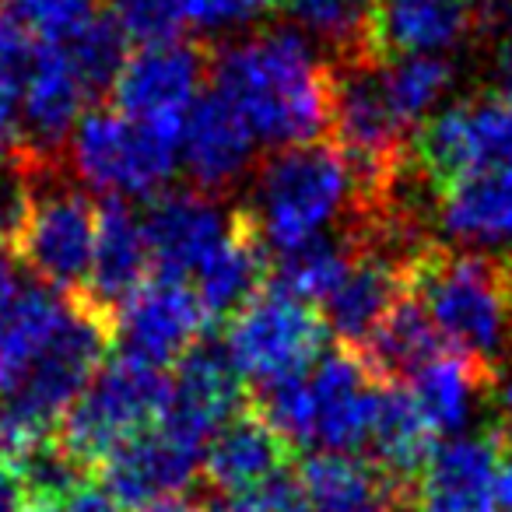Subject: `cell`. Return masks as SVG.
<instances>
[{
    "label": "cell",
    "instance_id": "6da1fadb",
    "mask_svg": "<svg viewBox=\"0 0 512 512\" xmlns=\"http://www.w3.org/2000/svg\"><path fill=\"white\" fill-rule=\"evenodd\" d=\"M214 95L249 134L267 144H313L330 127V67L292 29H274L225 46L211 64Z\"/></svg>",
    "mask_w": 512,
    "mask_h": 512
},
{
    "label": "cell",
    "instance_id": "7a4b0ae2",
    "mask_svg": "<svg viewBox=\"0 0 512 512\" xmlns=\"http://www.w3.org/2000/svg\"><path fill=\"white\" fill-rule=\"evenodd\" d=\"M407 295L449 351L502 369L512 341V260L421 242L407 260Z\"/></svg>",
    "mask_w": 512,
    "mask_h": 512
},
{
    "label": "cell",
    "instance_id": "3957f363",
    "mask_svg": "<svg viewBox=\"0 0 512 512\" xmlns=\"http://www.w3.org/2000/svg\"><path fill=\"white\" fill-rule=\"evenodd\" d=\"M172 376L134 355L106 358L71 411L64 414L57 446L78 467H102L109 456L169 414Z\"/></svg>",
    "mask_w": 512,
    "mask_h": 512
},
{
    "label": "cell",
    "instance_id": "277c9868",
    "mask_svg": "<svg viewBox=\"0 0 512 512\" xmlns=\"http://www.w3.org/2000/svg\"><path fill=\"white\" fill-rule=\"evenodd\" d=\"M348 204L355 207V183L348 165L334 144L313 141L278 151L260 169L249 214L267 249L285 253L323 235V228Z\"/></svg>",
    "mask_w": 512,
    "mask_h": 512
},
{
    "label": "cell",
    "instance_id": "5b68a950",
    "mask_svg": "<svg viewBox=\"0 0 512 512\" xmlns=\"http://www.w3.org/2000/svg\"><path fill=\"white\" fill-rule=\"evenodd\" d=\"M327 334L330 327L320 309L264 285L228 316L221 348L239 376L264 386L274 379L302 376L306 365L320 362Z\"/></svg>",
    "mask_w": 512,
    "mask_h": 512
},
{
    "label": "cell",
    "instance_id": "8992f818",
    "mask_svg": "<svg viewBox=\"0 0 512 512\" xmlns=\"http://www.w3.org/2000/svg\"><path fill=\"white\" fill-rule=\"evenodd\" d=\"M411 158L439 193L474 172L512 165V99L474 95L428 116L411 141Z\"/></svg>",
    "mask_w": 512,
    "mask_h": 512
},
{
    "label": "cell",
    "instance_id": "52a82bcc",
    "mask_svg": "<svg viewBox=\"0 0 512 512\" xmlns=\"http://www.w3.org/2000/svg\"><path fill=\"white\" fill-rule=\"evenodd\" d=\"M74 169L106 197H155L176 169V144L116 109H88L74 130Z\"/></svg>",
    "mask_w": 512,
    "mask_h": 512
},
{
    "label": "cell",
    "instance_id": "ba28073f",
    "mask_svg": "<svg viewBox=\"0 0 512 512\" xmlns=\"http://www.w3.org/2000/svg\"><path fill=\"white\" fill-rule=\"evenodd\" d=\"M207 53L197 43H158L137 46L127 53L113 88V109L130 123L179 144L186 116L197 106L200 78H204Z\"/></svg>",
    "mask_w": 512,
    "mask_h": 512
},
{
    "label": "cell",
    "instance_id": "9c48e42d",
    "mask_svg": "<svg viewBox=\"0 0 512 512\" xmlns=\"http://www.w3.org/2000/svg\"><path fill=\"white\" fill-rule=\"evenodd\" d=\"M99 204L71 186H50L36 193L29 225L15 246L18 264H25L46 288L60 295H78L88 285L95 253Z\"/></svg>",
    "mask_w": 512,
    "mask_h": 512
},
{
    "label": "cell",
    "instance_id": "30bf717a",
    "mask_svg": "<svg viewBox=\"0 0 512 512\" xmlns=\"http://www.w3.org/2000/svg\"><path fill=\"white\" fill-rule=\"evenodd\" d=\"M200 460L204 442L162 418L102 463V491L116 509H144L158 498H179L197 477Z\"/></svg>",
    "mask_w": 512,
    "mask_h": 512
},
{
    "label": "cell",
    "instance_id": "8fae6325",
    "mask_svg": "<svg viewBox=\"0 0 512 512\" xmlns=\"http://www.w3.org/2000/svg\"><path fill=\"white\" fill-rule=\"evenodd\" d=\"M207 327L211 320L193 285L158 274H148L144 285L116 309V341H123V355L158 369L179 362L193 344L204 341Z\"/></svg>",
    "mask_w": 512,
    "mask_h": 512
},
{
    "label": "cell",
    "instance_id": "7c38bea8",
    "mask_svg": "<svg viewBox=\"0 0 512 512\" xmlns=\"http://www.w3.org/2000/svg\"><path fill=\"white\" fill-rule=\"evenodd\" d=\"M306 383L313 404V442H320L327 453H351L365 446L386 390L365 358L355 348L337 344L316 362Z\"/></svg>",
    "mask_w": 512,
    "mask_h": 512
},
{
    "label": "cell",
    "instance_id": "4fadbf2b",
    "mask_svg": "<svg viewBox=\"0 0 512 512\" xmlns=\"http://www.w3.org/2000/svg\"><path fill=\"white\" fill-rule=\"evenodd\" d=\"M144 242H148L151 274L190 285L193 274L204 267L207 256L218 249L228 232V218L218 211L207 193L179 190L151 200L141 218Z\"/></svg>",
    "mask_w": 512,
    "mask_h": 512
},
{
    "label": "cell",
    "instance_id": "5bb4252c",
    "mask_svg": "<svg viewBox=\"0 0 512 512\" xmlns=\"http://www.w3.org/2000/svg\"><path fill=\"white\" fill-rule=\"evenodd\" d=\"M498 449L495 435H456L435 446L418 474L414 512H498Z\"/></svg>",
    "mask_w": 512,
    "mask_h": 512
},
{
    "label": "cell",
    "instance_id": "9a60e30c",
    "mask_svg": "<svg viewBox=\"0 0 512 512\" xmlns=\"http://www.w3.org/2000/svg\"><path fill=\"white\" fill-rule=\"evenodd\" d=\"M474 18L470 0H376L365 53L379 64L397 57H439L467 36Z\"/></svg>",
    "mask_w": 512,
    "mask_h": 512
},
{
    "label": "cell",
    "instance_id": "2e32d148",
    "mask_svg": "<svg viewBox=\"0 0 512 512\" xmlns=\"http://www.w3.org/2000/svg\"><path fill=\"white\" fill-rule=\"evenodd\" d=\"M242 376L228 362L225 348L211 341H197L176 362L172 376V404L165 421L183 428L186 435L207 442L225 421H232L242 411Z\"/></svg>",
    "mask_w": 512,
    "mask_h": 512
},
{
    "label": "cell",
    "instance_id": "e0dca14e",
    "mask_svg": "<svg viewBox=\"0 0 512 512\" xmlns=\"http://www.w3.org/2000/svg\"><path fill=\"white\" fill-rule=\"evenodd\" d=\"M267 274H271V249H267L249 207H239L228 214L225 239L193 274V292H197L207 320L214 323L221 316L228 320L242 302L253 299L267 285Z\"/></svg>",
    "mask_w": 512,
    "mask_h": 512
},
{
    "label": "cell",
    "instance_id": "ac0fdd59",
    "mask_svg": "<svg viewBox=\"0 0 512 512\" xmlns=\"http://www.w3.org/2000/svg\"><path fill=\"white\" fill-rule=\"evenodd\" d=\"M92 99L88 85L81 81L71 53L64 43L43 46L36 64L22 78V120H25V148L50 158L64 144L85 102Z\"/></svg>",
    "mask_w": 512,
    "mask_h": 512
},
{
    "label": "cell",
    "instance_id": "d6986e66",
    "mask_svg": "<svg viewBox=\"0 0 512 512\" xmlns=\"http://www.w3.org/2000/svg\"><path fill=\"white\" fill-rule=\"evenodd\" d=\"M292 453L295 449L253 407H246L211 435V442L204 446L200 470H204L211 488L232 498L285 474V463L292 460Z\"/></svg>",
    "mask_w": 512,
    "mask_h": 512
},
{
    "label": "cell",
    "instance_id": "ffe728a7",
    "mask_svg": "<svg viewBox=\"0 0 512 512\" xmlns=\"http://www.w3.org/2000/svg\"><path fill=\"white\" fill-rule=\"evenodd\" d=\"M151 274L148 242H144V225L127 200L106 197L99 204V225H95V253L88 285L81 295L99 302L102 309L116 313L144 278Z\"/></svg>",
    "mask_w": 512,
    "mask_h": 512
},
{
    "label": "cell",
    "instance_id": "44dd1931",
    "mask_svg": "<svg viewBox=\"0 0 512 512\" xmlns=\"http://www.w3.org/2000/svg\"><path fill=\"white\" fill-rule=\"evenodd\" d=\"M253 141L256 137L242 116L214 92L200 95L179 137L186 172L200 190H225L232 179H239L253 158Z\"/></svg>",
    "mask_w": 512,
    "mask_h": 512
},
{
    "label": "cell",
    "instance_id": "7402d4cb",
    "mask_svg": "<svg viewBox=\"0 0 512 512\" xmlns=\"http://www.w3.org/2000/svg\"><path fill=\"white\" fill-rule=\"evenodd\" d=\"M71 316V295L25 285L0 306V397L22 386Z\"/></svg>",
    "mask_w": 512,
    "mask_h": 512
},
{
    "label": "cell",
    "instance_id": "603a6c76",
    "mask_svg": "<svg viewBox=\"0 0 512 512\" xmlns=\"http://www.w3.org/2000/svg\"><path fill=\"white\" fill-rule=\"evenodd\" d=\"M309 512H397L400 484L372 460L351 453L309 456L299 470Z\"/></svg>",
    "mask_w": 512,
    "mask_h": 512
},
{
    "label": "cell",
    "instance_id": "cb8c5ba5",
    "mask_svg": "<svg viewBox=\"0 0 512 512\" xmlns=\"http://www.w3.org/2000/svg\"><path fill=\"white\" fill-rule=\"evenodd\" d=\"M495 372L481 369L470 358L456 355V351H442L428 365H421L404 390L411 393V400L418 404V411L425 414V421L432 425L435 435L460 432L470 418L474 407L484 404V393Z\"/></svg>",
    "mask_w": 512,
    "mask_h": 512
},
{
    "label": "cell",
    "instance_id": "d4e9b609",
    "mask_svg": "<svg viewBox=\"0 0 512 512\" xmlns=\"http://www.w3.org/2000/svg\"><path fill=\"white\" fill-rule=\"evenodd\" d=\"M358 249H362V228L337 235H316V239L292 246L271 260L267 288L281 295H292L299 302H327L334 288L344 281V274L355 264Z\"/></svg>",
    "mask_w": 512,
    "mask_h": 512
},
{
    "label": "cell",
    "instance_id": "484cf974",
    "mask_svg": "<svg viewBox=\"0 0 512 512\" xmlns=\"http://www.w3.org/2000/svg\"><path fill=\"white\" fill-rule=\"evenodd\" d=\"M442 228L470 242H512V165L474 172L439 193Z\"/></svg>",
    "mask_w": 512,
    "mask_h": 512
},
{
    "label": "cell",
    "instance_id": "4316f807",
    "mask_svg": "<svg viewBox=\"0 0 512 512\" xmlns=\"http://www.w3.org/2000/svg\"><path fill=\"white\" fill-rule=\"evenodd\" d=\"M358 355L365 358L372 372L383 379L386 386L407 383L421 365H428L435 355L449 351L435 327L428 323L425 309L404 295L397 306L386 313V320L369 334V341L358 344Z\"/></svg>",
    "mask_w": 512,
    "mask_h": 512
},
{
    "label": "cell",
    "instance_id": "83f0119b",
    "mask_svg": "<svg viewBox=\"0 0 512 512\" xmlns=\"http://www.w3.org/2000/svg\"><path fill=\"white\" fill-rule=\"evenodd\" d=\"M376 467L386 470L397 484L414 481L435 453V432L411 400L404 386H386L379 400L376 425L369 432Z\"/></svg>",
    "mask_w": 512,
    "mask_h": 512
},
{
    "label": "cell",
    "instance_id": "f1b7e54d",
    "mask_svg": "<svg viewBox=\"0 0 512 512\" xmlns=\"http://www.w3.org/2000/svg\"><path fill=\"white\" fill-rule=\"evenodd\" d=\"M390 109L407 130L425 123V113L453 85V64L446 57H397L379 64Z\"/></svg>",
    "mask_w": 512,
    "mask_h": 512
},
{
    "label": "cell",
    "instance_id": "f546056e",
    "mask_svg": "<svg viewBox=\"0 0 512 512\" xmlns=\"http://www.w3.org/2000/svg\"><path fill=\"white\" fill-rule=\"evenodd\" d=\"M46 172H50V158L36 155L25 144H18L0 162V253L15 256V246L29 225L32 204H36L39 179Z\"/></svg>",
    "mask_w": 512,
    "mask_h": 512
},
{
    "label": "cell",
    "instance_id": "4dcf8cb0",
    "mask_svg": "<svg viewBox=\"0 0 512 512\" xmlns=\"http://www.w3.org/2000/svg\"><path fill=\"white\" fill-rule=\"evenodd\" d=\"M313 36L327 39L337 57H369L365 32L376 0H281Z\"/></svg>",
    "mask_w": 512,
    "mask_h": 512
},
{
    "label": "cell",
    "instance_id": "1f68e13d",
    "mask_svg": "<svg viewBox=\"0 0 512 512\" xmlns=\"http://www.w3.org/2000/svg\"><path fill=\"white\" fill-rule=\"evenodd\" d=\"M127 36L116 29V22L109 15H99L85 25L81 32H74L64 43V50L71 53L74 67H78L81 81L88 85L92 95H106L113 88L116 74H120L123 60H127Z\"/></svg>",
    "mask_w": 512,
    "mask_h": 512
},
{
    "label": "cell",
    "instance_id": "d6a6232c",
    "mask_svg": "<svg viewBox=\"0 0 512 512\" xmlns=\"http://www.w3.org/2000/svg\"><path fill=\"white\" fill-rule=\"evenodd\" d=\"M99 8L102 0H0V11L46 46L67 43L74 32L99 18Z\"/></svg>",
    "mask_w": 512,
    "mask_h": 512
},
{
    "label": "cell",
    "instance_id": "836d02e7",
    "mask_svg": "<svg viewBox=\"0 0 512 512\" xmlns=\"http://www.w3.org/2000/svg\"><path fill=\"white\" fill-rule=\"evenodd\" d=\"M109 18L134 46L176 43L183 32V11L179 0H106Z\"/></svg>",
    "mask_w": 512,
    "mask_h": 512
},
{
    "label": "cell",
    "instance_id": "e575fe53",
    "mask_svg": "<svg viewBox=\"0 0 512 512\" xmlns=\"http://www.w3.org/2000/svg\"><path fill=\"white\" fill-rule=\"evenodd\" d=\"M267 0H179L183 22L197 29H228V25L249 22Z\"/></svg>",
    "mask_w": 512,
    "mask_h": 512
},
{
    "label": "cell",
    "instance_id": "d590c367",
    "mask_svg": "<svg viewBox=\"0 0 512 512\" xmlns=\"http://www.w3.org/2000/svg\"><path fill=\"white\" fill-rule=\"evenodd\" d=\"M43 46L46 43H39V39L32 36V32H25L15 18L0 11V71L11 74L15 81H22L25 71L36 64Z\"/></svg>",
    "mask_w": 512,
    "mask_h": 512
},
{
    "label": "cell",
    "instance_id": "8d00e7d4",
    "mask_svg": "<svg viewBox=\"0 0 512 512\" xmlns=\"http://www.w3.org/2000/svg\"><path fill=\"white\" fill-rule=\"evenodd\" d=\"M18 148V81L0 71V162Z\"/></svg>",
    "mask_w": 512,
    "mask_h": 512
},
{
    "label": "cell",
    "instance_id": "74e56055",
    "mask_svg": "<svg viewBox=\"0 0 512 512\" xmlns=\"http://www.w3.org/2000/svg\"><path fill=\"white\" fill-rule=\"evenodd\" d=\"M29 505L32 502H29V491H25L22 477L0 463V512H25Z\"/></svg>",
    "mask_w": 512,
    "mask_h": 512
},
{
    "label": "cell",
    "instance_id": "f35d334b",
    "mask_svg": "<svg viewBox=\"0 0 512 512\" xmlns=\"http://www.w3.org/2000/svg\"><path fill=\"white\" fill-rule=\"evenodd\" d=\"M60 512H120V509H116L113 498H109L102 488H88L85 484V488H81Z\"/></svg>",
    "mask_w": 512,
    "mask_h": 512
},
{
    "label": "cell",
    "instance_id": "ab89813d",
    "mask_svg": "<svg viewBox=\"0 0 512 512\" xmlns=\"http://www.w3.org/2000/svg\"><path fill=\"white\" fill-rule=\"evenodd\" d=\"M495 498H498V512H512V449H502V460H498Z\"/></svg>",
    "mask_w": 512,
    "mask_h": 512
},
{
    "label": "cell",
    "instance_id": "60d3db41",
    "mask_svg": "<svg viewBox=\"0 0 512 512\" xmlns=\"http://www.w3.org/2000/svg\"><path fill=\"white\" fill-rule=\"evenodd\" d=\"M18 292V278H15V260L8 253H0V306Z\"/></svg>",
    "mask_w": 512,
    "mask_h": 512
},
{
    "label": "cell",
    "instance_id": "b9f144b4",
    "mask_svg": "<svg viewBox=\"0 0 512 512\" xmlns=\"http://www.w3.org/2000/svg\"><path fill=\"white\" fill-rule=\"evenodd\" d=\"M137 512H193V509L183 498H158V502L144 505V509H137Z\"/></svg>",
    "mask_w": 512,
    "mask_h": 512
},
{
    "label": "cell",
    "instance_id": "7bdbcfd3",
    "mask_svg": "<svg viewBox=\"0 0 512 512\" xmlns=\"http://www.w3.org/2000/svg\"><path fill=\"white\" fill-rule=\"evenodd\" d=\"M502 78H505V95L512 99V43L505 46V57H502Z\"/></svg>",
    "mask_w": 512,
    "mask_h": 512
},
{
    "label": "cell",
    "instance_id": "ee69618b",
    "mask_svg": "<svg viewBox=\"0 0 512 512\" xmlns=\"http://www.w3.org/2000/svg\"><path fill=\"white\" fill-rule=\"evenodd\" d=\"M200 512H239V505H235L232 498H225V502H218V505H207V509H200Z\"/></svg>",
    "mask_w": 512,
    "mask_h": 512
},
{
    "label": "cell",
    "instance_id": "f6af8a7d",
    "mask_svg": "<svg viewBox=\"0 0 512 512\" xmlns=\"http://www.w3.org/2000/svg\"><path fill=\"white\" fill-rule=\"evenodd\" d=\"M64 505H29L25 512H60Z\"/></svg>",
    "mask_w": 512,
    "mask_h": 512
},
{
    "label": "cell",
    "instance_id": "bcb514c9",
    "mask_svg": "<svg viewBox=\"0 0 512 512\" xmlns=\"http://www.w3.org/2000/svg\"><path fill=\"white\" fill-rule=\"evenodd\" d=\"M274 4H281V0H274Z\"/></svg>",
    "mask_w": 512,
    "mask_h": 512
}]
</instances>
